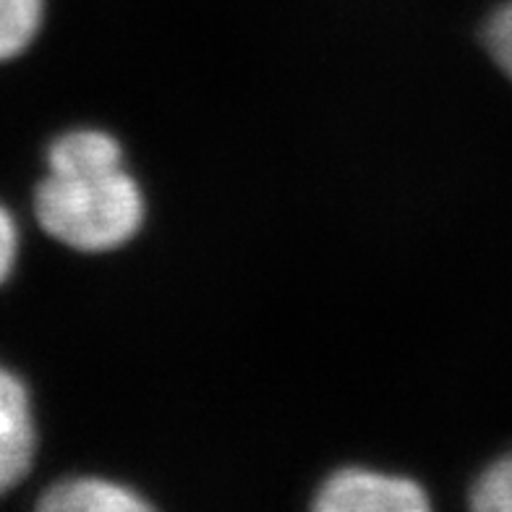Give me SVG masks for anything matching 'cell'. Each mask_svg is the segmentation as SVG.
Masks as SVG:
<instances>
[{"label": "cell", "instance_id": "obj_9", "mask_svg": "<svg viewBox=\"0 0 512 512\" xmlns=\"http://www.w3.org/2000/svg\"><path fill=\"white\" fill-rule=\"evenodd\" d=\"M19 259V228L14 215L0 204V285L6 283Z\"/></svg>", "mask_w": 512, "mask_h": 512}, {"label": "cell", "instance_id": "obj_7", "mask_svg": "<svg viewBox=\"0 0 512 512\" xmlns=\"http://www.w3.org/2000/svg\"><path fill=\"white\" fill-rule=\"evenodd\" d=\"M486 48L497 66L512 79V0L497 8L486 24Z\"/></svg>", "mask_w": 512, "mask_h": 512}, {"label": "cell", "instance_id": "obj_8", "mask_svg": "<svg viewBox=\"0 0 512 512\" xmlns=\"http://www.w3.org/2000/svg\"><path fill=\"white\" fill-rule=\"evenodd\" d=\"M34 463V452L19 450V447L0 445V497L11 492Z\"/></svg>", "mask_w": 512, "mask_h": 512}, {"label": "cell", "instance_id": "obj_6", "mask_svg": "<svg viewBox=\"0 0 512 512\" xmlns=\"http://www.w3.org/2000/svg\"><path fill=\"white\" fill-rule=\"evenodd\" d=\"M471 507L484 512H512V452L494 460L476 479Z\"/></svg>", "mask_w": 512, "mask_h": 512}, {"label": "cell", "instance_id": "obj_1", "mask_svg": "<svg viewBox=\"0 0 512 512\" xmlns=\"http://www.w3.org/2000/svg\"><path fill=\"white\" fill-rule=\"evenodd\" d=\"M34 215L50 238L68 249L100 254L139 233L144 194L118 165L84 170H48L34 191Z\"/></svg>", "mask_w": 512, "mask_h": 512}, {"label": "cell", "instance_id": "obj_5", "mask_svg": "<svg viewBox=\"0 0 512 512\" xmlns=\"http://www.w3.org/2000/svg\"><path fill=\"white\" fill-rule=\"evenodd\" d=\"M45 0H0V63L14 61L37 40Z\"/></svg>", "mask_w": 512, "mask_h": 512}, {"label": "cell", "instance_id": "obj_3", "mask_svg": "<svg viewBox=\"0 0 512 512\" xmlns=\"http://www.w3.org/2000/svg\"><path fill=\"white\" fill-rule=\"evenodd\" d=\"M37 507L48 512H142L149 510V502L115 481L76 476L50 486Z\"/></svg>", "mask_w": 512, "mask_h": 512}, {"label": "cell", "instance_id": "obj_2", "mask_svg": "<svg viewBox=\"0 0 512 512\" xmlns=\"http://www.w3.org/2000/svg\"><path fill=\"white\" fill-rule=\"evenodd\" d=\"M314 507L322 512H424L429 497L424 486L405 476L343 468L324 481Z\"/></svg>", "mask_w": 512, "mask_h": 512}, {"label": "cell", "instance_id": "obj_4", "mask_svg": "<svg viewBox=\"0 0 512 512\" xmlns=\"http://www.w3.org/2000/svg\"><path fill=\"white\" fill-rule=\"evenodd\" d=\"M0 445L37 452V421L24 379L0 364Z\"/></svg>", "mask_w": 512, "mask_h": 512}]
</instances>
